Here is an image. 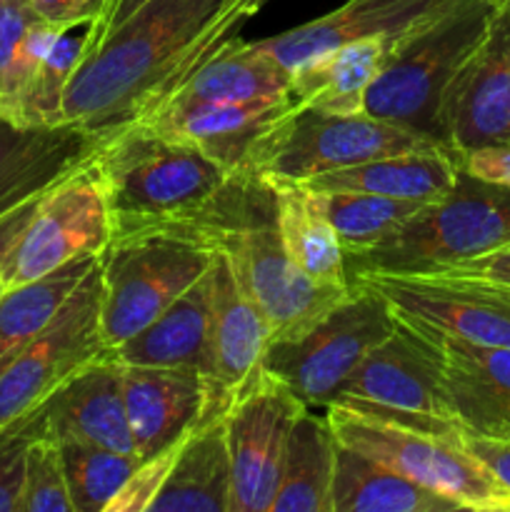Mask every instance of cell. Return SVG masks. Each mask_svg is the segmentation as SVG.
Returning <instances> with one entry per match:
<instances>
[{"mask_svg":"<svg viewBox=\"0 0 510 512\" xmlns=\"http://www.w3.org/2000/svg\"><path fill=\"white\" fill-rule=\"evenodd\" d=\"M460 443L490 470V475L510 495V438H488V435H473L463 430Z\"/></svg>","mask_w":510,"mask_h":512,"instance_id":"cell-41","label":"cell"},{"mask_svg":"<svg viewBox=\"0 0 510 512\" xmlns=\"http://www.w3.org/2000/svg\"><path fill=\"white\" fill-rule=\"evenodd\" d=\"M338 440L328 418L305 408L290 430L273 512H330Z\"/></svg>","mask_w":510,"mask_h":512,"instance_id":"cell-30","label":"cell"},{"mask_svg":"<svg viewBox=\"0 0 510 512\" xmlns=\"http://www.w3.org/2000/svg\"><path fill=\"white\" fill-rule=\"evenodd\" d=\"M510 243V188L485 183L460 168L453 190L423 205L395 233L345 255L355 273H440Z\"/></svg>","mask_w":510,"mask_h":512,"instance_id":"cell-5","label":"cell"},{"mask_svg":"<svg viewBox=\"0 0 510 512\" xmlns=\"http://www.w3.org/2000/svg\"><path fill=\"white\" fill-rule=\"evenodd\" d=\"M453 273H468L478 275V278L495 280V283L510 285V243L500 245V248L490 250V253L478 255V258H470L465 263L450 268Z\"/></svg>","mask_w":510,"mask_h":512,"instance_id":"cell-42","label":"cell"},{"mask_svg":"<svg viewBox=\"0 0 510 512\" xmlns=\"http://www.w3.org/2000/svg\"><path fill=\"white\" fill-rule=\"evenodd\" d=\"M330 430L343 448L355 450L403 478L445 495L463 510L510 512V495L490 470L463 448L458 435H433L370 410L328 405Z\"/></svg>","mask_w":510,"mask_h":512,"instance_id":"cell-6","label":"cell"},{"mask_svg":"<svg viewBox=\"0 0 510 512\" xmlns=\"http://www.w3.org/2000/svg\"><path fill=\"white\" fill-rule=\"evenodd\" d=\"M98 263L100 255H85L5 290L0 295V360L38 338Z\"/></svg>","mask_w":510,"mask_h":512,"instance_id":"cell-31","label":"cell"},{"mask_svg":"<svg viewBox=\"0 0 510 512\" xmlns=\"http://www.w3.org/2000/svg\"><path fill=\"white\" fill-rule=\"evenodd\" d=\"M458 173V155L445 145H435L330 170L305 183V188L318 193H370L428 205L453 190Z\"/></svg>","mask_w":510,"mask_h":512,"instance_id":"cell-24","label":"cell"},{"mask_svg":"<svg viewBox=\"0 0 510 512\" xmlns=\"http://www.w3.org/2000/svg\"><path fill=\"white\" fill-rule=\"evenodd\" d=\"M435 145L440 143L368 113L335 115L293 103L258 140L248 173L268 185H305L330 170Z\"/></svg>","mask_w":510,"mask_h":512,"instance_id":"cell-7","label":"cell"},{"mask_svg":"<svg viewBox=\"0 0 510 512\" xmlns=\"http://www.w3.org/2000/svg\"><path fill=\"white\" fill-rule=\"evenodd\" d=\"M440 3L443 0H345L340 8L320 18L253 43L290 73L313 55L338 50L358 40L385 38L393 43L405 28L425 18Z\"/></svg>","mask_w":510,"mask_h":512,"instance_id":"cell-21","label":"cell"},{"mask_svg":"<svg viewBox=\"0 0 510 512\" xmlns=\"http://www.w3.org/2000/svg\"><path fill=\"white\" fill-rule=\"evenodd\" d=\"M288 95V70L265 50H260L253 40L233 35L213 55H208L145 120L183 113L195 105L248 103V100L288 98Z\"/></svg>","mask_w":510,"mask_h":512,"instance_id":"cell-22","label":"cell"},{"mask_svg":"<svg viewBox=\"0 0 510 512\" xmlns=\"http://www.w3.org/2000/svg\"><path fill=\"white\" fill-rule=\"evenodd\" d=\"M495 5L498 0H443L405 28L385 50L365 93V113L445 145L448 93L483 43Z\"/></svg>","mask_w":510,"mask_h":512,"instance_id":"cell-3","label":"cell"},{"mask_svg":"<svg viewBox=\"0 0 510 512\" xmlns=\"http://www.w3.org/2000/svg\"><path fill=\"white\" fill-rule=\"evenodd\" d=\"M145 3H148V0H108V8H105V13L100 15L93 25H88V28H85V53L83 55H88L90 50H93L95 45H98L100 40L110 33V30L118 28L120 23H125V20H128L135 10L143 8Z\"/></svg>","mask_w":510,"mask_h":512,"instance_id":"cell-43","label":"cell"},{"mask_svg":"<svg viewBox=\"0 0 510 512\" xmlns=\"http://www.w3.org/2000/svg\"><path fill=\"white\" fill-rule=\"evenodd\" d=\"M258 10L250 0H148L80 58L63 123L105 138L140 123Z\"/></svg>","mask_w":510,"mask_h":512,"instance_id":"cell-1","label":"cell"},{"mask_svg":"<svg viewBox=\"0 0 510 512\" xmlns=\"http://www.w3.org/2000/svg\"><path fill=\"white\" fill-rule=\"evenodd\" d=\"M463 510L395 470L343 448L335 455L330 512H455Z\"/></svg>","mask_w":510,"mask_h":512,"instance_id":"cell-28","label":"cell"},{"mask_svg":"<svg viewBox=\"0 0 510 512\" xmlns=\"http://www.w3.org/2000/svg\"><path fill=\"white\" fill-rule=\"evenodd\" d=\"M305 408L308 405L265 368L235 395L223 415L230 512H273L285 445Z\"/></svg>","mask_w":510,"mask_h":512,"instance_id":"cell-12","label":"cell"},{"mask_svg":"<svg viewBox=\"0 0 510 512\" xmlns=\"http://www.w3.org/2000/svg\"><path fill=\"white\" fill-rule=\"evenodd\" d=\"M65 30L70 28L40 18L30 0H0V113L5 118L20 123L30 83Z\"/></svg>","mask_w":510,"mask_h":512,"instance_id":"cell-32","label":"cell"},{"mask_svg":"<svg viewBox=\"0 0 510 512\" xmlns=\"http://www.w3.org/2000/svg\"><path fill=\"white\" fill-rule=\"evenodd\" d=\"M295 100H248V103L195 105L175 115L143 120V125L185 140L230 170H248L258 140L293 108Z\"/></svg>","mask_w":510,"mask_h":512,"instance_id":"cell-23","label":"cell"},{"mask_svg":"<svg viewBox=\"0 0 510 512\" xmlns=\"http://www.w3.org/2000/svg\"><path fill=\"white\" fill-rule=\"evenodd\" d=\"M275 190L273 225L288 258L323 285L350 288L345 248L338 233L320 213L305 185H270Z\"/></svg>","mask_w":510,"mask_h":512,"instance_id":"cell-29","label":"cell"},{"mask_svg":"<svg viewBox=\"0 0 510 512\" xmlns=\"http://www.w3.org/2000/svg\"><path fill=\"white\" fill-rule=\"evenodd\" d=\"M125 413L133 453L140 460L163 453L203 423V380L188 368L123 365Z\"/></svg>","mask_w":510,"mask_h":512,"instance_id":"cell-19","label":"cell"},{"mask_svg":"<svg viewBox=\"0 0 510 512\" xmlns=\"http://www.w3.org/2000/svg\"><path fill=\"white\" fill-rule=\"evenodd\" d=\"M38 200H33V203L23 205V208L13 210V213H10V215L0 218V295L5 293V288H3V263H5V255H8V250H10V245H13V240L20 235V230L25 228V223H28L30 213H33V210H35V203H38Z\"/></svg>","mask_w":510,"mask_h":512,"instance_id":"cell-44","label":"cell"},{"mask_svg":"<svg viewBox=\"0 0 510 512\" xmlns=\"http://www.w3.org/2000/svg\"><path fill=\"white\" fill-rule=\"evenodd\" d=\"M270 325L243 293L223 253L215 255L210 268V328L208 373L203 378V423L223 418L235 395L263 368ZM200 423V425H203Z\"/></svg>","mask_w":510,"mask_h":512,"instance_id":"cell-15","label":"cell"},{"mask_svg":"<svg viewBox=\"0 0 510 512\" xmlns=\"http://www.w3.org/2000/svg\"><path fill=\"white\" fill-rule=\"evenodd\" d=\"M38 410L43 418V433L58 443L73 440L118 453H133L123 373L110 353L75 370Z\"/></svg>","mask_w":510,"mask_h":512,"instance_id":"cell-18","label":"cell"},{"mask_svg":"<svg viewBox=\"0 0 510 512\" xmlns=\"http://www.w3.org/2000/svg\"><path fill=\"white\" fill-rule=\"evenodd\" d=\"M18 512H73L60 445L45 433L35 435L25 450Z\"/></svg>","mask_w":510,"mask_h":512,"instance_id":"cell-36","label":"cell"},{"mask_svg":"<svg viewBox=\"0 0 510 512\" xmlns=\"http://www.w3.org/2000/svg\"><path fill=\"white\" fill-rule=\"evenodd\" d=\"M393 308L383 295L350 285V295L303 335L273 340L263 368L283 380L305 405L328 408L365 355L395 330Z\"/></svg>","mask_w":510,"mask_h":512,"instance_id":"cell-8","label":"cell"},{"mask_svg":"<svg viewBox=\"0 0 510 512\" xmlns=\"http://www.w3.org/2000/svg\"><path fill=\"white\" fill-rule=\"evenodd\" d=\"M75 28L60 33L53 48L48 50L45 60L40 63L28 95L23 100V125H58L63 123V98L73 70L78 68L85 53V33L75 35Z\"/></svg>","mask_w":510,"mask_h":512,"instance_id":"cell-35","label":"cell"},{"mask_svg":"<svg viewBox=\"0 0 510 512\" xmlns=\"http://www.w3.org/2000/svg\"><path fill=\"white\" fill-rule=\"evenodd\" d=\"M218 245L200 233L148 228L113 235L100 258V338L115 350L208 275Z\"/></svg>","mask_w":510,"mask_h":512,"instance_id":"cell-4","label":"cell"},{"mask_svg":"<svg viewBox=\"0 0 510 512\" xmlns=\"http://www.w3.org/2000/svg\"><path fill=\"white\" fill-rule=\"evenodd\" d=\"M103 143L75 123L23 125L0 113V218L93 163Z\"/></svg>","mask_w":510,"mask_h":512,"instance_id":"cell-17","label":"cell"},{"mask_svg":"<svg viewBox=\"0 0 510 512\" xmlns=\"http://www.w3.org/2000/svg\"><path fill=\"white\" fill-rule=\"evenodd\" d=\"M100 295L98 263L38 338L0 360V430L33 415L75 370L108 353L100 338Z\"/></svg>","mask_w":510,"mask_h":512,"instance_id":"cell-9","label":"cell"},{"mask_svg":"<svg viewBox=\"0 0 510 512\" xmlns=\"http://www.w3.org/2000/svg\"><path fill=\"white\" fill-rule=\"evenodd\" d=\"M110 238L113 220L103 180L90 163L35 203L28 223L5 255L3 288L48 275L85 255H103Z\"/></svg>","mask_w":510,"mask_h":512,"instance_id":"cell-11","label":"cell"},{"mask_svg":"<svg viewBox=\"0 0 510 512\" xmlns=\"http://www.w3.org/2000/svg\"><path fill=\"white\" fill-rule=\"evenodd\" d=\"M335 400L455 423L445 393L440 348L425 330L403 318H398L395 330L383 343L365 355Z\"/></svg>","mask_w":510,"mask_h":512,"instance_id":"cell-14","label":"cell"},{"mask_svg":"<svg viewBox=\"0 0 510 512\" xmlns=\"http://www.w3.org/2000/svg\"><path fill=\"white\" fill-rule=\"evenodd\" d=\"M38 15L58 28L93 25L108 8V0H30Z\"/></svg>","mask_w":510,"mask_h":512,"instance_id":"cell-39","label":"cell"},{"mask_svg":"<svg viewBox=\"0 0 510 512\" xmlns=\"http://www.w3.org/2000/svg\"><path fill=\"white\" fill-rule=\"evenodd\" d=\"M460 168L485 183L510 188V143L483 145L460 158Z\"/></svg>","mask_w":510,"mask_h":512,"instance_id":"cell-40","label":"cell"},{"mask_svg":"<svg viewBox=\"0 0 510 512\" xmlns=\"http://www.w3.org/2000/svg\"><path fill=\"white\" fill-rule=\"evenodd\" d=\"M218 253L270 325V343L298 338L350 295V288L323 285L303 273L283 250L273 223L228 230L218 240Z\"/></svg>","mask_w":510,"mask_h":512,"instance_id":"cell-13","label":"cell"},{"mask_svg":"<svg viewBox=\"0 0 510 512\" xmlns=\"http://www.w3.org/2000/svg\"><path fill=\"white\" fill-rule=\"evenodd\" d=\"M250 3H253V5H255V8H263V5H265V3H268V0H250Z\"/></svg>","mask_w":510,"mask_h":512,"instance_id":"cell-45","label":"cell"},{"mask_svg":"<svg viewBox=\"0 0 510 512\" xmlns=\"http://www.w3.org/2000/svg\"><path fill=\"white\" fill-rule=\"evenodd\" d=\"M498 143H510V0H498L483 43L445 103V145L458 158Z\"/></svg>","mask_w":510,"mask_h":512,"instance_id":"cell-16","label":"cell"},{"mask_svg":"<svg viewBox=\"0 0 510 512\" xmlns=\"http://www.w3.org/2000/svg\"><path fill=\"white\" fill-rule=\"evenodd\" d=\"M183 440L170 445L163 453L153 455V458L140 460L133 473L128 475V480L123 483V488L110 500L105 512H148L150 503L160 493V488L168 480L170 470H173V463L178 458V450L183 445Z\"/></svg>","mask_w":510,"mask_h":512,"instance_id":"cell-38","label":"cell"},{"mask_svg":"<svg viewBox=\"0 0 510 512\" xmlns=\"http://www.w3.org/2000/svg\"><path fill=\"white\" fill-rule=\"evenodd\" d=\"M148 512H230V458L223 418L185 435L168 480Z\"/></svg>","mask_w":510,"mask_h":512,"instance_id":"cell-27","label":"cell"},{"mask_svg":"<svg viewBox=\"0 0 510 512\" xmlns=\"http://www.w3.org/2000/svg\"><path fill=\"white\" fill-rule=\"evenodd\" d=\"M38 433H43L40 410H35L20 423L0 430V512H18L25 450Z\"/></svg>","mask_w":510,"mask_h":512,"instance_id":"cell-37","label":"cell"},{"mask_svg":"<svg viewBox=\"0 0 510 512\" xmlns=\"http://www.w3.org/2000/svg\"><path fill=\"white\" fill-rule=\"evenodd\" d=\"M113 235L178 228L218 240L228 230L273 223L275 190L248 170H230L185 140L133 123L108 135L93 158Z\"/></svg>","mask_w":510,"mask_h":512,"instance_id":"cell-2","label":"cell"},{"mask_svg":"<svg viewBox=\"0 0 510 512\" xmlns=\"http://www.w3.org/2000/svg\"><path fill=\"white\" fill-rule=\"evenodd\" d=\"M310 193H313L320 213L338 233L345 255L373 248L375 243L395 233L405 220L413 218L423 208L420 203H410V200L383 198V195L370 193H343V190L340 193L310 190Z\"/></svg>","mask_w":510,"mask_h":512,"instance_id":"cell-33","label":"cell"},{"mask_svg":"<svg viewBox=\"0 0 510 512\" xmlns=\"http://www.w3.org/2000/svg\"><path fill=\"white\" fill-rule=\"evenodd\" d=\"M388 300L398 318L478 345L510 348V285L468 273H355Z\"/></svg>","mask_w":510,"mask_h":512,"instance_id":"cell-10","label":"cell"},{"mask_svg":"<svg viewBox=\"0 0 510 512\" xmlns=\"http://www.w3.org/2000/svg\"><path fill=\"white\" fill-rule=\"evenodd\" d=\"M418 328L433 338L443 355L445 393L455 423L465 433L510 438V348L468 343L440 330Z\"/></svg>","mask_w":510,"mask_h":512,"instance_id":"cell-20","label":"cell"},{"mask_svg":"<svg viewBox=\"0 0 510 512\" xmlns=\"http://www.w3.org/2000/svg\"><path fill=\"white\" fill-rule=\"evenodd\" d=\"M208 328L210 270L163 315L145 325L128 343L110 350V355L123 365L188 368L203 380L208 373Z\"/></svg>","mask_w":510,"mask_h":512,"instance_id":"cell-25","label":"cell"},{"mask_svg":"<svg viewBox=\"0 0 510 512\" xmlns=\"http://www.w3.org/2000/svg\"><path fill=\"white\" fill-rule=\"evenodd\" d=\"M385 38H368L308 58L290 70V98L335 115L365 113V93L383 65Z\"/></svg>","mask_w":510,"mask_h":512,"instance_id":"cell-26","label":"cell"},{"mask_svg":"<svg viewBox=\"0 0 510 512\" xmlns=\"http://www.w3.org/2000/svg\"><path fill=\"white\" fill-rule=\"evenodd\" d=\"M58 445L73 512H105L110 500L140 463L135 453H118V450L73 443V440Z\"/></svg>","mask_w":510,"mask_h":512,"instance_id":"cell-34","label":"cell"}]
</instances>
